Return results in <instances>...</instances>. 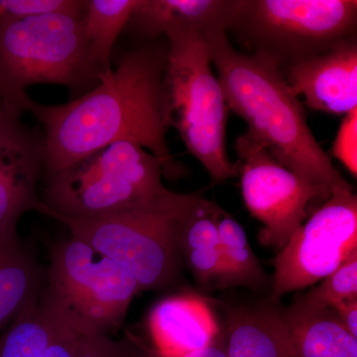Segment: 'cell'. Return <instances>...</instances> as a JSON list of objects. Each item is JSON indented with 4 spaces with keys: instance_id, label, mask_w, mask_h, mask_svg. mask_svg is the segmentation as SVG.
<instances>
[{
    "instance_id": "4fadbf2b",
    "label": "cell",
    "mask_w": 357,
    "mask_h": 357,
    "mask_svg": "<svg viewBox=\"0 0 357 357\" xmlns=\"http://www.w3.org/2000/svg\"><path fill=\"white\" fill-rule=\"evenodd\" d=\"M222 331L206 301L176 295L160 301L148 317L152 349L160 357H182L208 347Z\"/></svg>"
},
{
    "instance_id": "9a60e30c",
    "label": "cell",
    "mask_w": 357,
    "mask_h": 357,
    "mask_svg": "<svg viewBox=\"0 0 357 357\" xmlns=\"http://www.w3.org/2000/svg\"><path fill=\"white\" fill-rule=\"evenodd\" d=\"M222 326L227 357H295L278 303L230 309Z\"/></svg>"
},
{
    "instance_id": "ba28073f",
    "label": "cell",
    "mask_w": 357,
    "mask_h": 357,
    "mask_svg": "<svg viewBox=\"0 0 357 357\" xmlns=\"http://www.w3.org/2000/svg\"><path fill=\"white\" fill-rule=\"evenodd\" d=\"M41 292L68 314L79 333L112 335L122 326L140 288L123 268L70 237L52 248Z\"/></svg>"
},
{
    "instance_id": "f1b7e54d",
    "label": "cell",
    "mask_w": 357,
    "mask_h": 357,
    "mask_svg": "<svg viewBox=\"0 0 357 357\" xmlns=\"http://www.w3.org/2000/svg\"><path fill=\"white\" fill-rule=\"evenodd\" d=\"M156 357L160 356H157L156 354ZM182 357H227V351H225V333H223L222 326V331L208 347Z\"/></svg>"
},
{
    "instance_id": "2e32d148",
    "label": "cell",
    "mask_w": 357,
    "mask_h": 357,
    "mask_svg": "<svg viewBox=\"0 0 357 357\" xmlns=\"http://www.w3.org/2000/svg\"><path fill=\"white\" fill-rule=\"evenodd\" d=\"M217 203L199 195L181 220L178 245L183 263L202 287L227 288V271L215 222Z\"/></svg>"
},
{
    "instance_id": "44dd1931",
    "label": "cell",
    "mask_w": 357,
    "mask_h": 357,
    "mask_svg": "<svg viewBox=\"0 0 357 357\" xmlns=\"http://www.w3.org/2000/svg\"><path fill=\"white\" fill-rule=\"evenodd\" d=\"M137 2L138 0H86L84 31L91 58L102 77L112 70L109 63L112 48L122 30L128 26Z\"/></svg>"
},
{
    "instance_id": "52a82bcc",
    "label": "cell",
    "mask_w": 357,
    "mask_h": 357,
    "mask_svg": "<svg viewBox=\"0 0 357 357\" xmlns=\"http://www.w3.org/2000/svg\"><path fill=\"white\" fill-rule=\"evenodd\" d=\"M100 77L84 16L47 14L0 22V83L14 95L33 84H53L67 86L76 100L96 88Z\"/></svg>"
},
{
    "instance_id": "5bb4252c",
    "label": "cell",
    "mask_w": 357,
    "mask_h": 357,
    "mask_svg": "<svg viewBox=\"0 0 357 357\" xmlns=\"http://www.w3.org/2000/svg\"><path fill=\"white\" fill-rule=\"evenodd\" d=\"M234 0H138L128 27L152 41L170 32L227 33ZM126 26V27H128Z\"/></svg>"
},
{
    "instance_id": "4316f807",
    "label": "cell",
    "mask_w": 357,
    "mask_h": 357,
    "mask_svg": "<svg viewBox=\"0 0 357 357\" xmlns=\"http://www.w3.org/2000/svg\"><path fill=\"white\" fill-rule=\"evenodd\" d=\"M79 335L76 326H69L51 342L42 357H77Z\"/></svg>"
},
{
    "instance_id": "ffe728a7",
    "label": "cell",
    "mask_w": 357,
    "mask_h": 357,
    "mask_svg": "<svg viewBox=\"0 0 357 357\" xmlns=\"http://www.w3.org/2000/svg\"><path fill=\"white\" fill-rule=\"evenodd\" d=\"M215 217L227 271V288L243 286L256 291L264 290L270 280L243 227L218 204Z\"/></svg>"
},
{
    "instance_id": "9c48e42d",
    "label": "cell",
    "mask_w": 357,
    "mask_h": 357,
    "mask_svg": "<svg viewBox=\"0 0 357 357\" xmlns=\"http://www.w3.org/2000/svg\"><path fill=\"white\" fill-rule=\"evenodd\" d=\"M357 251V197L335 187L274 259L269 300L323 280Z\"/></svg>"
},
{
    "instance_id": "484cf974",
    "label": "cell",
    "mask_w": 357,
    "mask_h": 357,
    "mask_svg": "<svg viewBox=\"0 0 357 357\" xmlns=\"http://www.w3.org/2000/svg\"><path fill=\"white\" fill-rule=\"evenodd\" d=\"M22 95H14L0 83V132L22 121L21 115L24 114L20 102Z\"/></svg>"
},
{
    "instance_id": "e0dca14e",
    "label": "cell",
    "mask_w": 357,
    "mask_h": 357,
    "mask_svg": "<svg viewBox=\"0 0 357 357\" xmlns=\"http://www.w3.org/2000/svg\"><path fill=\"white\" fill-rule=\"evenodd\" d=\"M295 357H357V338L333 307L309 309L293 303L282 307Z\"/></svg>"
},
{
    "instance_id": "5b68a950",
    "label": "cell",
    "mask_w": 357,
    "mask_h": 357,
    "mask_svg": "<svg viewBox=\"0 0 357 357\" xmlns=\"http://www.w3.org/2000/svg\"><path fill=\"white\" fill-rule=\"evenodd\" d=\"M199 195L169 192L131 210L95 218H57L72 237L123 268L140 291L167 287L177 280L183 259L181 220Z\"/></svg>"
},
{
    "instance_id": "3957f363",
    "label": "cell",
    "mask_w": 357,
    "mask_h": 357,
    "mask_svg": "<svg viewBox=\"0 0 357 357\" xmlns=\"http://www.w3.org/2000/svg\"><path fill=\"white\" fill-rule=\"evenodd\" d=\"M163 167L132 141H115L68 168L43 174L39 213L56 218H95L161 198Z\"/></svg>"
},
{
    "instance_id": "d6986e66",
    "label": "cell",
    "mask_w": 357,
    "mask_h": 357,
    "mask_svg": "<svg viewBox=\"0 0 357 357\" xmlns=\"http://www.w3.org/2000/svg\"><path fill=\"white\" fill-rule=\"evenodd\" d=\"M69 326L76 325L41 292L0 335V357H42Z\"/></svg>"
},
{
    "instance_id": "277c9868",
    "label": "cell",
    "mask_w": 357,
    "mask_h": 357,
    "mask_svg": "<svg viewBox=\"0 0 357 357\" xmlns=\"http://www.w3.org/2000/svg\"><path fill=\"white\" fill-rule=\"evenodd\" d=\"M163 83L164 109L168 128L180 134L188 151L215 182L236 177V164L227 150L229 107L210 50L201 35L170 32Z\"/></svg>"
},
{
    "instance_id": "8992f818",
    "label": "cell",
    "mask_w": 357,
    "mask_h": 357,
    "mask_svg": "<svg viewBox=\"0 0 357 357\" xmlns=\"http://www.w3.org/2000/svg\"><path fill=\"white\" fill-rule=\"evenodd\" d=\"M356 0H234L227 32L280 69L356 38Z\"/></svg>"
},
{
    "instance_id": "30bf717a",
    "label": "cell",
    "mask_w": 357,
    "mask_h": 357,
    "mask_svg": "<svg viewBox=\"0 0 357 357\" xmlns=\"http://www.w3.org/2000/svg\"><path fill=\"white\" fill-rule=\"evenodd\" d=\"M234 148L244 203L264 225L260 243L281 250L302 227L312 199L326 202L332 190L312 184L281 165L248 131L237 137Z\"/></svg>"
},
{
    "instance_id": "83f0119b",
    "label": "cell",
    "mask_w": 357,
    "mask_h": 357,
    "mask_svg": "<svg viewBox=\"0 0 357 357\" xmlns=\"http://www.w3.org/2000/svg\"><path fill=\"white\" fill-rule=\"evenodd\" d=\"M333 309L347 332L357 338V296L338 303Z\"/></svg>"
},
{
    "instance_id": "7402d4cb",
    "label": "cell",
    "mask_w": 357,
    "mask_h": 357,
    "mask_svg": "<svg viewBox=\"0 0 357 357\" xmlns=\"http://www.w3.org/2000/svg\"><path fill=\"white\" fill-rule=\"evenodd\" d=\"M357 296V251L335 271L307 293L301 294L294 303L309 309L333 307L338 303Z\"/></svg>"
},
{
    "instance_id": "ac0fdd59",
    "label": "cell",
    "mask_w": 357,
    "mask_h": 357,
    "mask_svg": "<svg viewBox=\"0 0 357 357\" xmlns=\"http://www.w3.org/2000/svg\"><path fill=\"white\" fill-rule=\"evenodd\" d=\"M45 275L20 236H0V332L38 299Z\"/></svg>"
},
{
    "instance_id": "6da1fadb",
    "label": "cell",
    "mask_w": 357,
    "mask_h": 357,
    "mask_svg": "<svg viewBox=\"0 0 357 357\" xmlns=\"http://www.w3.org/2000/svg\"><path fill=\"white\" fill-rule=\"evenodd\" d=\"M166 64L167 40L157 38L126 53L96 88L65 105H40L23 93V110L44 128L43 174L68 168L115 141L128 140L154 155L165 175H177L180 166L166 141Z\"/></svg>"
},
{
    "instance_id": "7c38bea8",
    "label": "cell",
    "mask_w": 357,
    "mask_h": 357,
    "mask_svg": "<svg viewBox=\"0 0 357 357\" xmlns=\"http://www.w3.org/2000/svg\"><path fill=\"white\" fill-rule=\"evenodd\" d=\"M294 93L309 109L347 114L357 107V42L349 40L332 50L282 69Z\"/></svg>"
},
{
    "instance_id": "7a4b0ae2",
    "label": "cell",
    "mask_w": 357,
    "mask_h": 357,
    "mask_svg": "<svg viewBox=\"0 0 357 357\" xmlns=\"http://www.w3.org/2000/svg\"><path fill=\"white\" fill-rule=\"evenodd\" d=\"M229 110L281 165L312 184L351 188L307 124L303 103L278 66L236 50L225 30L204 37Z\"/></svg>"
},
{
    "instance_id": "d4e9b609",
    "label": "cell",
    "mask_w": 357,
    "mask_h": 357,
    "mask_svg": "<svg viewBox=\"0 0 357 357\" xmlns=\"http://www.w3.org/2000/svg\"><path fill=\"white\" fill-rule=\"evenodd\" d=\"M333 155L356 178L357 107L344 115L333 142Z\"/></svg>"
},
{
    "instance_id": "cb8c5ba5",
    "label": "cell",
    "mask_w": 357,
    "mask_h": 357,
    "mask_svg": "<svg viewBox=\"0 0 357 357\" xmlns=\"http://www.w3.org/2000/svg\"><path fill=\"white\" fill-rule=\"evenodd\" d=\"M84 0H0V22L26 20L47 14H68L82 17Z\"/></svg>"
},
{
    "instance_id": "603a6c76",
    "label": "cell",
    "mask_w": 357,
    "mask_h": 357,
    "mask_svg": "<svg viewBox=\"0 0 357 357\" xmlns=\"http://www.w3.org/2000/svg\"><path fill=\"white\" fill-rule=\"evenodd\" d=\"M77 357H156L154 349L131 333L115 340L102 333H81Z\"/></svg>"
},
{
    "instance_id": "8fae6325",
    "label": "cell",
    "mask_w": 357,
    "mask_h": 357,
    "mask_svg": "<svg viewBox=\"0 0 357 357\" xmlns=\"http://www.w3.org/2000/svg\"><path fill=\"white\" fill-rule=\"evenodd\" d=\"M44 169L43 134L22 121L0 132V236H17L20 218L38 211Z\"/></svg>"
}]
</instances>
